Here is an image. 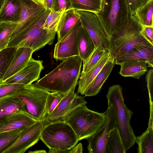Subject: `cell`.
I'll return each mask as SVG.
<instances>
[{"label":"cell","instance_id":"1","mask_svg":"<svg viewBox=\"0 0 153 153\" xmlns=\"http://www.w3.org/2000/svg\"><path fill=\"white\" fill-rule=\"evenodd\" d=\"M82 62L79 56L67 58L34 84L49 91L67 94L75 90L80 76Z\"/></svg>","mask_w":153,"mask_h":153},{"label":"cell","instance_id":"2","mask_svg":"<svg viewBox=\"0 0 153 153\" xmlns=\"http://www.w3.org/2000/svg\"><path fill=\"white\" fill-rule=\"evenodd\" d=\"M106 97L108 104L111 105L115 112L117 128L126 151L133 146L136 141V136L130 125L133 113L125 104L122 88L120 85L111 86Z\"/></svg>","mask_w":153,"mask_h":153},{"label":"cell","instance_id":"3","mask_svg":"<svg viewBox=\"0 0 153 153\" xmlns=\"http://www.w3.org/2000/svg\"><path fill=\"white\" fill-rule=\"evenodd\" d=\"M50 11L46 9L30 26L10 39L7 47H27L34 52L47 44H52L56 32L43 28L44 23Z\"/></svg>","mask_w":153,"mask_h":153},{"label":"cell","instance_id":"4","mask_svg":"<svg viewBox=\"0 0 153 153\" xmlns=\"http://www.w3.org/2000/svg\"><path fill=\"white\" fill-rule=\"evenodd\" d=\"M109 41L112 35L123 28L132 14L128 0H102L96 13Z\"/></svg>","mask_w":153,"mask_h":153},{"label":"cell","instance_id":"5","mask_svg":"<svg viewBox=\"0 0 153 153\" xmlns=\"http://www.w3.org/2000/svg\"><path fill=\"white\" fill-rule=\"evenodd\" d=\"M84 104L77 107L64 119L71 127L79 141L87 139L102 126L105 119L104 113H100L88 109Z\"/></svg>","mask_w":153,"mask_h":153},{"label":"cell","instance_id":"6","mask_svg":"<svg viewBox=\"0 0 153 153\" xmlns=\"http://www.w3.org/2000/svg\"><path fill=\"white\" fill-rule=\"evenodd\" d=\"M50 92L34 84L25 85L12 95L19 100L23 112L36 121L45 118V105Z\"/></svg>","mask_w":153,"mask_h":153},{"label":"cell","instance_id":"7","mask_svg":"<svg viewBox=\"0 0 153 153\" xmlns=\"http://www.w3.org/2000/svg\"><path fill=\"white\" fill-rule=\"evenodd\" d=\"M40 139L49 149L63 150H70L79 141L70 126L62 121L47 125L42 131Z\"/></svg>","mask_w":153,"mask_h":153},{"label":"cell","instance_id":"8","mask_svg":"<svg viewBox=\"0 0 153 153\" xmlns=\"http://www.w3.org/2000/svg\"><path fill=\"white\" fill-rule=\"evenodd\" d=\"M105 119L104 123L98 131L87 138V149L89 153H105L107 137L109 133L117 127V120L115 112L112 107L108 104L104 112Z\"/></svg>","mask_w":153,"mask_h":153},{"label":"cell","instance_id":"9","mask_svg":"<svg viewBox=\"0 0 153 153\" xmlns=\"http://www.w3.org/2000/svg\"><path fill=\"white\" fill-rule=\"evenodd\" d=\"M51 123L46 118L22 130L15 143L3 153H24L38 141L44 128Z\"/></svg>","mask_w":153,"mask_h":153},{"label":"cell","instance_id":"10","mask_svg":"<svg viewBox=\"0 0 153 153\" xmlns=\"http://www.w3.org/2000/svg\"><path fill=\"white\" fill-rule=\"evenodd\" d=\"M76 10L79 14L82 25L93 40L95 48L100 46L110 50L109 39L97 14L91 12Z\"/></svg>","mask_w":153,"mask_h":153},{"label":"cell","instance_id":"11","mask_svg":"<svg viewBox=\"0 0 153 153\" xmlns=\"http://www.w3.org/2000/svg\"><path fill=\"white\" fill-rule=\"evenodd\" d=\"M82 26L79 19L75 25L55 44L53 54L54 59L63 60L72 56H79L77 39Z\"/></svg>","mask_w":153,"mask_h":153},{"label":"cell","instance_id":"12","mask_svg":"<svg viewBox=\"0 0 153 153\" xmlns=\"http://www.w3.org/2000/svg\"><path fill=\"white\" fill-rule=\"evenodd\" d=\"M20 0L21 6L20 18L10 40L30 26L46 10L42 5L31 0Z\"/></svg>","mask_w":153,"mask_h":153},{"label":"cell","instance_id":"13","mask_svg":"<svg viewBox=\"0 0 153 153\" xmlns=\"http://www.w3.org/2000/svg\"><path fill=\"white\" fill-rule=\"evenodd\" d=\"M84 97L72 91L65 97L54 109L45 118L51 123L63 121L65 117L79 106L86 104Z\"/></svg>","mask_w":153,"mask_h":153},{"label":"cell","instance_id":"14","mask_svg":"<svg viewBox=\"0 0 153 153\" xmlns=\"http://www.w3.org/2000/svg\"><path fill=\"white\" fill-rule=\"evenodd\" d=\"M42 62V60H35L32 57L24 68L0 83L30 85L39 78L41 72L44 68Z\"/></svg>","mask_w":153,"mask_h":153},{"label":"cell","instance_id":"15","mask_svg":"<svg viewBox=\"0 0 153 153\" xmlns=\"http://www.w3.org/2000/svg\"><path fill=\"white\" fill-rule=\"evenodd\" d=\"M143 27L135 15H132L126 25L114 33L110 38V51L112 55L126 42L134 36L140 33Z\"/></svg>","mask_w":153,"mask_h":153},{"label":"cell","instance_id":"16","mask_svg":"<svg viewBox=\"0 0 153 153\" xmlns=\"http://www.w3.org/2000/svg\"><path fill=\"white\" fill-rule=\"evenodd\" d=\"M115 64L130 62H146L148 67H153V46L143 45L138 46L133 50L114 58Z\"/></svg>","mask_w":153,"mask_h":153},{"label":"cell","instance_id":"17","mask_svg":"<svg viewBox=\"0 0 153 153\" xmlns=\"http://www.w3.org/2000/svg\"><path fill=\"white\" fill-rule=\"evenodd\" d=\"M33 51L30 48H17L2 79L3 82L24 68L32 57Z\"/></svg>","mask_w":153,"mask_h":153},{"label":"cell","instance_id":"18","mask_svg":"<svg viewBox=\"0 0 153 153\" xmlns=\"http://www.w3.org/2000/svg\"><path fill=\"white\" fill-rule=\"evenodd\" d=\"M37 121L24 112L15 114L0 124V133L17 130H23Z\"/></svg>","mask_w":153,"mask_h":153},{"label":"cell","instance_id":"19","mask_svg":"<svg viewBox=\"0 0 153 153\" xmlns=\"http://www.w3.org/2000/svg\"><path fill=\"white\" fill-rule=\"evenodd\" d=\"M115 64L114 59L111 55L85 90L84 94L85 97L95 96L99 93L104 83L110 75Z\"/></svg>","mask_w":153,"mask_h":153},{"label":"cell","instance_id":"20","mask_svg":"<svg viewBox=\"0 0 153 153\" xmlns=\"http://www.w3.org/2000/svg\"><path fill=\"white\" fill-rule=\"evenodd\" d=\"M112 54L109 50H107L98 62L85 73H80L78 82L77 93L84 94L85 91L100 71Z\"/></svg>","mask_w":153,"mask_h":153},{"label":"cell","instance_id":"21","mask_svg":"<svg viewBox=\"0 0 153 153\" xmlns=\"http://www.w3.org/2000/svg\"><path fill=\"white\" fill-rule=\"evenodd\" d=\"M21 12L20 0H5L0 10V22L18 23Z\"/></svg>","mask_w":153,"mask_h":153},{"label":"cell","instance_id":"22","mask_svg":"<svg viewBox=\"0 0 153 153\" xmlns=\"http://www.w3.org/2000/svg\"><path fill=\"white\" fill-rule=\"evenodd\" d=\"M80 16L76 10L70 9L64 12L58 24L56 32L59 41L77 23Z\"/></svg>","mask_w":153,"mask_h":153},{"label":"cell","instance_id":"23","mask_svg":"<svg viewBox=\"0 0 153 153\" xmlns=\"http://www.w3.org/2000/svg\"><path fill=\"white\" fill-rule=\"evenodd\" d=\"M22 111V103L12 95L0 99V124L11 115Z\"/></svg>","mask_w":153,"mask_h":153},{"label":"cell","instance_id":"24","mask_svg":"<svg viewBox=\"0 0 153 153\" xmlns=\"http://www.w3.org/2000/svg\"><path fill=\"white\" fill-rule=\"evenodd\" d=\"M77 42L79 56L82 61H84L94 51L95 46L90 35L82 25L78 34Z\"/></svg>","mask_w":153,"mask_h":153},{"label":"cell","instance_id":"25","mask_svg":"<svg viewBox=\"0 0 153 153\" xmlns=\"http://www.w3.org/2000/svg\"><path fill=\"white\" fill-rule=\"evenodd\" d=\"M119 74L124 77H131L137 79L147 71L148 65L144 62H130L120 64Z\"/></svg>","mask_w":153,"mask_h":153},{"label":"cell","instance_id":"26","mask_svg":"<svg viewBox=\"0 0 153 153\" xmlns=\"http://www.w3.org/2000/svg\"><path fill=\"white\" fill-rule=\"evenodd\" d=\"M118 130L116 127L109 133L106 142L105 153L126 152Z\"/></svg>","mask_w":153,"mask_h":153},{"label":"cell","instance_id":"27","mask_svg":"<svg viewBox=\"0 0 153 153\" xmlns=\"http://www.w3.org/2000/svg\"><path fill=\"white\" fill-rule=\"evenodd\" d=\"M143 45L153 46L140 33L134 36L123 44L112 56L115 58L131 51L138 46Z\"/></svg>","mask_w":153,"mask_h":153},{"label":"cell","instance_id":"28","mask_svg":"<svg viewBox=\"0 0 153 153\" xmlns=\"http://www.w3.org/2000/svg\"><path fill=\"white\" fill-rule=\"evenodd\" d=\"M138 153H153V128L148 127L142 134L136 137Z\"/></svg>","mask_w":153,"mask_h":153},{"label":"cell","instance_id":"29","mask_svg":"<svg viewBox=\"0 0 153 153\" xmlns=\"http://www.w3.org/2000/svg\"><path fill=\"white\" fill-rule=\"evenodd\" d=\"M71 9L91 12L96 13L100 10L102 0H69Z\"/></svg>","mask_w":153,"mask_h":153},{"label":"cell","instance_id":"30","mask_svg":"<svg viewBox=\"0 0 153 153\" xmlns=\"http://www.w3.org/2000/svg\"><path fill=\"white\" fill-rule=\"evenodd\" d=\"M153 0L139 8L134 14L143 26L153 27Z\"/></svg>","mask_w":153,"mask_h":153},{"label":"cell","instance_id":"31","mask_svg":"<svg viewBox=\"0 0 153 153\" xmlns=\"http://www.w3.org/2000/svg\"><path fill=\"white\" fill-rule=\"evenodd\" d=\"M18 23L0 22V51L7 47L11 35Z\"/></svg>","mask_w":153,"mask_h":153},{"label":"cell","instance_id":"32","mask_svg":"<svg viewBox=\"0 0 153 153\" xmlns=\"http://www.w3.org/2000/svg\"><path fill=\"white\" fill-rule=\"evenodd\" d=\"M17 48L7 47L0 51V83L9 66Z\"/></svg>","mask_w":153,"mask_h":153},{"label":"cell","instance_id":"33","mask_svg":"<svg viewBox=\"0 0 153 153\" xmlns=\"http://www.w3.org/2000/svg\"><path fill=\"white\" fill-rule=\"evenodd\" d=\"M22 130H17L0 133V153H3L15 143Z\"/></svg>","mask_w":153,"mask_h":153},{"label":"cell","instance_id":"34","mask_svg":"<svg viewBox=\"0 0 153 153\" xmlns=\"http://www.w3.org/2000/svg\"><path fill=\"white\" fill-rule=\"evenodd\" d=\"M107 50L100 46L96 47L89 58L82 61V69L81 73H85L88 71L98 62Z\"/></svg>","mask_w":153,"mask_h":153},{"label":"cell","instance_id":"35","mask_svg":"<svg viewBox=\"0 0 153 153\" xmlns=\"http://www.w3.org/2000/svg\"><path fill=\"white\" fill-rule=\"evenodd\" d=\"M64 12L57 11L54 10H50L44 23L43 28L56 32L60 19Z\"/></svg>","mask_w":153,"mask_h":153},{"label":"cell","instance_id":"36","mask_svg":"<svg viewBox=\"0 0 153 153\" xmlns=\"http://www.w3.org/2000/svg\"><path fill=\"white\" fill-rule=\"evenodd\" d=\"M67 95L59 92H50L47 96L46 102V117L54 110L62 99Z\"/></svg>","mask_w":153,"mask_h":153},{"label":"cell","instance_id":"37","mask_svg":"<svg viewBox=\"0 0 153 153\" xmlns=\"http://www.w3.org/2000/svg\"><path fill=\"white\" fill-rule=\"evenodd\" d=\"M25 86L17 83H0V99L13 95Z\"/></svg>","mask_w":153,"mask_h":153},{"label":"cell","instance_id":"38","mask_svg":"<svg viewBox=\"0 0 153 153\" xmlns=\"http://www.w3.org/2000/svg\"><path fill=\"white\" fill-rule=\"evenodd\" d=\"M146 81L148 91L150 104L149 118L153 117V69L149 70L146 76Z\"/></svg>","mask_w":153,"mask_h":153},{"label":"cell","instance_id":"39","mask_svg":"<svg viewBox=\"0 0 153 153\" xmlns=\"http://www.w3.org/2000/svg\"><path fill=\"white\" fill-rule=\"evenodd\" d=\"M71 4L69 0H56L53 10L59 12H65L71 9Z\"/></svg>","mask_w":153,"mask_h":153},{"label":"cell","instance_id":"40","mask_svg":"<svg viewBox=\"0 0 153 153\" xmlns=\"http://www.w3.org/2000/svg\"><path fill=\"white\" fill-rule=\"evenodd\" d=\"M150 0H128L131 12L134 15L136 11Z\"/></svg>","mask_w":153,"mask_h":153},{"label":"cell","instance_id":"41","mask_svg":"<svg viewBox=\"0 0 153 153\" xmlns=\"http://www.w3.org/2000/svg\"><path fill=\"white\" fill-rule=\"evenodd\" d=\"M141 33L148 42L153 45V27L143 26Z\"/></svg>","mask_w":153,"mask_h":153},{"label":"cell","instance_id":"42","mask_svg":"<svg viewBox=\"0 0 153 153\" xmlns=\"http://www.w3.org/2000/svg\"><path fill=\"white\" fill-rule=\"evenodd\" d=\"M56 1V0H44L45 8L50 10H53Z\"/></svg>","mask_w":153,"mask_h":153},{"label":"cell","instance_id":"43","mask_svg":"<svg viewBox=\"0 0 153 153\" xmlns=\"http://www.w3.org/2000/svg\"><path fill=\"white\" fill-rule=\"evenodd\" d=\"M82 144L81 143H79L69 150V153H82Z\"/></svg>","mask_w":153,"mask_h":153},{"label":"cell","instance_id":"44","mask_svg":"<svg viewBox=\"0 0 153 153\" xmlns=\"http://www.w3.org/2000/svg\"><path fill=\"white\" fill-rule=\"evenodd\" d=\"M69 150H63L58 149H49V153H68Z\"/></svg>","mask_w":153,"mask_h":153},{"label":"cell","instance_id":"45","mask_svg":"<svg viewBox=\"0 0 153 153\" xmlns=\"http://www.w3.org/2000/svg\"><path fill=\"white\" fill-rule=\"evenodd\" d=\"M37 4L42 5L45 8L44 0H31Z\"/></svg>","mask_w":153,"mask_h":153},{"label":"cell","instance_id":"46","mask_svg":"<svg viewBox=\"0 0 153 153\" xmlns=\"http://www.w3.org/2000/svg\"><path fill=\"white\" fill-rule=\"evenodd\" d=\"M29 153H46V151L44 150H35L33 151H29L28 152Z\"/></svg>","mask_w":153,"mask_h":153},{"label":"cell","instance_id":"47","mask_svg":"<svg viewBox=\"0 0 153 153\" xmlns=\"http://www.w3.org/2000/svg\"><path fill=\"white\" fill-rule=\"evenodd\" d=\"M5 0H0V10Z\"/></svg>","mask_w":153,"mask_h":153}]
</instances>
